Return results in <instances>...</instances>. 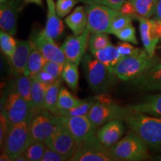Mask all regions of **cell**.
Returning a JSON list of instances; mask_svg holds the SVG:
<instances>
[{"mask_svg":"<svg viewBox=\"0 0 161 161\" xmlns=\"http://www.w3.org/2000/svg\"><path fill=\"white\" fill-rule=\"evenodd\" d=\"M61 87V80L58 78L54 83L47 86L46 91L44 110H48L52 114L57 111V102L60 89Z\"/></svg>","mask_w":161,"mask_h":161,"instance_id":"cell-26","label":"cell"},{"mask_svg":"<svg viewBox=\"0 0 161 161\" xmlns=\"http://www.w3.org/2000/svg\"><path fill=\"white\" fill-rule=\"evenodd\" d=\"M46 147L47 146L43 142H31L23 154L28 161H40L43 158Z\"/></svg>","mask_w":161,"mask_h":161,"instance_id":"cell-33","label":"cell"},{"mask_svg":"<svg viewBox=\"0 0 161 161\" xmlns=\"http://www.w3.org/2000/svg\"><path fill=\"white\" fill-rule=\"evenodd\" d=\"M0 160L1 161H11V159L10 157L6 154L5 152H3L1 154V157H0Z\"/></svg>","mask_w":161,"mask_h":161,"instance_id":"cell-49","label":"cell"},{"mask_svg":"<svg viewBox=\"0 0 161 161\" xmlns=\"http://www.w3.org/2000/svg\"><path fill=\"white\" fill-rule=\"evenodd\" d=\"M140 22V32L145 50L152 57H154L159 41L154 37L152 30V22L149 18L138 17Z\"/></svg>","mask_w":161,"mask_h":161,"instance_id":"cell-21","label":"cell"},{"mask_svg":"<svg viewBox=\"0 0 161 161\" xmlns=\"http://www.w3.org/2000/svg\"><path fill=\"white\" fill-rule=\"evenodd\" d=\"M87 15V29L90 33L104 32L110 34L112 21L120 13V11L102 4L86 5Z\"/></svg>","mask_w":161,"mask_h":161,"instance_id":"cell-6","label":"cell"},{"mask_svg":"<svg viewBox=\"0 0 161 161\" xmlns=\"http://www.w3.org/2000/svg\"><path fill=\"white\" fill-rule=\"evenodd\" d=\"M55 128V115L46 110L37 113L30 122L31 142H45L53 134Z\"/></svg>","mask_w":161,"mask_h":161,"instance_id":"cell-12","label":"cell"},{"mask_svg":"<svg viewBox=\"0 0 161 161\" xmlns=\"http://www.w3.org/2000/svg\"><path fill=\"white\" fill-rule=\"evenodd\" d=\"M81 2L85 5H91V4H103V0H78Z\"/></svg>","mask_w":161,"mask_h":161,"instance_id":"cell-47","label":"cell"},{"mask_svg":"<svg viewBox=\"0 0 161 161\" xmlns=\"http://www.w3.org/2000/svg\"><path fill=\"white\" fill-rule=\"evenodd\" d=\"M1 113L11 125L31 121L35 115L29 102L15 90L9 93Z\"/></svg>","mask_w":161,"mask_h":161,"instance_id":"cell-9","label":"cell"},{"mask_svg":"<svg viewBox=\"0 0 161 161\" xmlns=\"http://www.w3.org/2000/svg\"><path fill=\"white\" fill-rule=\"evenodd\" d=\"M68 160V159L64 156L63 154H60L59 152H56L55 150L46 147V149L44 152V154L41 161H65Z\"/></svg>","mask_w":161,"mask_h":161,"instance_id":"cell-40","label":"cell"},{"mask_svg":"<svg viewBox=\"0 0 161 161\" xmlns=\"http://www.w3.org/2000/svg\"><path fill=\"white\" fill-rule=\"evenodd\" d=\"M9 0H0V4H4L5 3H7V2H8Z\"/></svg>","mask_w":161,"mask_h":161,"instance_id":"cell-51","label":"cell"},{"mask_svg":"<svg viewBox=\"0 0 161 161\" xmlns=\"http://www.w3.org/2000/svg\"><path fill=\"white\" fill-rule=\"evenodd\" d=\"M139 17L150 18L154 15L158 0H130Z\"/></svg>","mask_w":161,"mask_h":161,"instance_id":"cell-31","label":"cell"},{"mask_svg":"<svg viewBox=\"0 0 161 161\" xmlns=\"http://www.w3.org/2000/svg\"><path fill=\"white\" fill-rule=\"evenodd\" d=\"M55 118V128L52 136L46 141L45 143L49 148L55 150L60 154L65 156L68 160L73 156L78 145L73 136L68 131L56 116Z\"/></svg>","mask_w":161,"mask_h":161,"instance_id":"cell-10","label":"cell"},{"mask_svg":"<svg viewBox=\"0 0 161 161\" xmlns=\"http://www.w3.org/2000/svg\"><path fill=\"white\" fill-rule=\"evenodd\" d=\"M154 18L161 19V0H158L155 14H154Z\"/></svg>","mask_w":161,"mask_h":161,"instance_id":"cell-46","label":"cell"},{"mask_svg":"<svg viewBox=\"0 0 161 161\" xmlns=\"http://www.w3.org/2000/svg\"><path fill=\"white\" fill-rule=\"evenodd\" d=\"M20 0H9L0 5V27L11 35L17 33V20L21 10Z\"/></svg>","mask_w":161,"mask_h":161,"instance_id":"cell-17","label":"cell"},{"mask_svg":"<svg viewBox=\"0 0 161 161\" xmlns=\"http://www.w3.org/2000/svg\"><path fill=\"white\" fill-rule=\"evenodd\" d=\"M31 121H24L11 125L3 144L4 152L14 160L31 143L29 125Z\"/></svg>","mask_w":161,"mask_h":161,"instance_id":"cell-5","label":"cell"},{"mask_svg":"<svg viewBox=\"0 0 161 161\" xmlns=\"http://www.w3.org/2000/svg\"><path fill=\"white\" fill-rule=\"evenodd\" d=\"M81 63L88 85L96 93H104L108 91L119 80L111 69L96 59L91 53L86 54Z\"/></svg>","mask_w":161,"mask_h":161,"instance_id":"cell-2","label":"cell"},{"mask_svg":"<svg viewBox=\"0 0 161 161\" xmlns=\"http://www.w3.org/2000/svg\"><path fill=\"white\" fill-rule=\"evenodd\" d=\"M128 106L135 111L161 117V92L145 96L141 102Z\"/></svg>","mask_w":161,"mask_h":161,"instance_id":"cell-20","label":"cell"},{"mask_svg":"<svg viewBox=\"0 0 161 161\" xmlns=\"http://www.w3.org/2000/svg\"><path fill=\"white\" fill-rule=\"evenodd\" d=\"M133 18L130 16L122 14V13L119 14L116 17L114 18L112 21L111 25H110V34L116 35L119 31L123 29L126 26L131 23Z\"/></svg>","mask_w":161,"mask_h":161,"instance_id":"cell-35","label":"cell"},{"mask_svg":"<svg viewBox=\"0 0 161 161\" xmlns=\"http://www.w3.org/2000/svg\"><path fill=\"white\" fill-rule=\"evenodd\" d=\"M124 122L144 141L148 148L161 151V117L149 116L131 109Z\"/></svg>","mask_w":161,"mask_h":161,"instance_id":"cell-1","label":"cell"},{"mask_svg":"<svg viewBox=\"0 0 161 161\" xmlns=\"http://www.w3.org/2000/svg\"><path fill=\"white\" fill-rule=\"evenodd\" d=\"M46 87L47 85L40 82L35 76L31 77V99L35 114L44 110Z\"/></svg>","mask_w":161,"mask_h":161,"instance_id":"cell-23","label":"cell"},{"mask_svg":"<svg viewBox=\"0 0 161 161\" xmlns=\"http://www.w3.org/2000/svg\"><path fill=\"white\" fill-rule=\"evenodd\" d=\"M120 12L122 14L130 16L133 19H138V15L134 7V4L130 0H126L125 3L122 4V7L120 8Z\"/></svg>","mask_w":161,"mask_h":161,"instance_id":"cell-42","label":"cell"},{"mask_svg":"<svg viewBox=\"0 0 161 161\" xmlns=\"http://www.w3.org/2000/svg\"><path fill=\"white\" fill-rule=\"evenodd\" d=\"M126 0H103V4L102 5L109 6V7L112 8L119 11L122 4Z\"/></svg>","mask_w":161,"mask_h":161,"instance_id":"cell-45","label":"cell"},{"mask_svg":"<svg viewBox=\"0 0 161 161\" xmlns=\"http://www.w3.org/2000/svg\"><path fill=\"white\" fill-rule=\"evenodd\" d=\"M65 23L75 35H79L87 28V15L85 7L78 6L66 17Z\"/></svg>","mask_w":161,"mask_h":161,"instance_id":"cell-22","label":"cell"},{"mask_svg":"<svg viewBox=\"0 0 161 161\" xmlns=\"http://www.w3.org/2000/svg\"><path fill=\"white\" fill-rule=\"evenodd\" d=\"M78 65L73 62L66 60L64 65L63 72L61 74V78L67 84L74 92L77 91L79 80V72Z\"/></svg>","mask_w":161,"mask_h":161,"instance_id":"cell-27","label":"cell"},{"mask_svg":"<svg viewBox=\"0 0 161 161\" xmlns=\"http://www.w3.org/2000/svg\"><path fill=\"white\" fill-rule=\"evenodd\" d=\"M14 160L15 161H28L27 159H26V158H25V155H24L23 154H20L19 156H18L17 158H16Z\"/></svg>","mask_w":161,"mask_h":161,"instance_id":"cell-50","label":"cell"},{"mask_svg":"<svg viewBox=\"0 0 161 161\" xmlns=\"http://www.w3.org/2000/svg\"><path fill=\"white\" fill-rule=\"evenodd\" d=\"M116 48H117L118 51L120 54L121 59L124 58L137 55V54L140 53L142 50L138 49V48H136L135 46L130 45L129 43L125 41L122 42V43H118Z\"/></svg>","mask_w":161,"mask_h":161,"instance_id":"cell-38","label":"cell"},{"mask_svg":"<svg viewBox=\"0 0 161 161\" xmlns=\"http://www.w3.org/2000/svg\"><path fill=\"white\" fill-rule=\"evenodd\" d=\"M124 121L112 120L100 126L96 131V137L107 149L115 145L123 136L125 132Z\"/></svg>","mask_w":161,"mask_h":161,"instance_id":"cell-16","label":"cell"},{"mask_svg":"<svg viewBox=\"0 0 161 161\" xmlns=\"http://www.w3.org/2000/svg\"><path fill=\"white\" fill-rule=\"evenodd\" d=\"M90 31L86 29L79 35H71L66 38L60 46L66 59L78 66L86 55Z\"/></svg>","mask_w":161,"mask_h":161,"instance_id":"cell-14","label":"cell"},{"mask_svg":"<svg viewBox=\"0 0 161 161\" xmlns=\"http://www.w3.org/2000/svg\"><path fill=\"white\" fill-rule=\"evenodd\" d=\"M47 60L44 58L42 53L34 46L28 59L27 66L23 75L29 77L35 76L40 70L43 69Z\"/></svg>","mask_w":161,"mask_h":161,"instance_id":"cell-25","label":"cell"},{"mask_svg":"<svg viewBox=\"0 0 161 161\" xmlns=\"http://www.w3.org/2000/svg\"><path fill=\"white\" fill-rule=\"evenodd\" d=\"M110 43L108 33L94 32L90 33L88 40V49L91 54H94L98 50L104 49Z\"/></svg>","mask_w":161,"mask_h":161,"instance_id":"cell-32","label":"cell"},{"mask_svg":"<svg viewBox=\"0 0 161 161\" xmlns=\"http://www.w3.org/2000/svg\"><path fill=\"white\" fill-rule=\"evenodd\" d=\"M17 41L14 39L13 35H10L3 30L0 32V47L1 51L8 58H11L14 53Z\"/></svg>","mask_w":161,"mask_h":161,"instance_id":"cell-34","label":"cell"},{"mask_svg":"<svg viewBox=\"0 0 161 161\" xmlns=\"http://www.w3.org/2000/svg\"><path fill=\"white\" fill-rule=\"evenodd\" d=\"M142 49L137 55L122 58L116 65L113 68L112 71L119 80L125 81H131L142 75L154 60Z\"/></svg>","mask_w":161,"mask_h":161,"instance_id":"cell-4","label":"cell"},{"mask_svg":"<svg viewBox=\"0 0 161 161\" xmlns=\"http://www.w3.org/2000/svg\"><path fill=\"white\" fill-rule=\"evenodd\" d=\"M11 123L7 120V119L1 113V117H0V144L1 146L3 147L4 142L7 136L8 130L11 127Z\"/></svg>","mask_w":161,"mask_h":161,"instance_id":"cell-41","label":"cell"},{"mask_svg":"<svg viewBox=\"0 0 161 161\" xmlns=\"http://www.w3.org/2000/svg\"><path fill=\"white\" fill-rule=\"evenodd\" d=\"M157 159H154V160H161V156H158L156 158Z\"/></svg>","mask_w":161,"mask_h":161,"instance_id":"cell-52","label":"cell"},{"mask_svg":"<svg viewBox=\"0 0 161 161\" xmlns=\"http://www.w3.org/2000/svg\"><path fill=\"white\" fill-rule=\"evenodd\" d=\"M130 110L128 106L122 107L113 102H102L96 100L86 116L98 128L112 120L124 121Z\"/></svg>","mask_w":161,"mask_h":161,"instance_id":"cell-8","label":"cell"},{"mask_svg":"<svg viewBox=\"0 0 161 161\" xmlns=\"http://www.w3.org/2000/svg\"><path fill=\"white\" fill-rule=\"evenodd\" d=\"M147 145L130 129L124 137L108 149L116 160L122 161H140L148 158Z\"/></svg>","mask_w":161,"mask_h":161,"instance_id":"cell-3","label":"cell"},{"mask_svg":"<svg viewBox=\"0 0 161 161\" xmlns=\"http://www.w3.org/2000/svg\"><path fill=\"white\" fill-rule=\"evenodd\" d=\"M73 136L78 146L84 143L96 136L98 128L87 116H68L55 115Z\"/></svg>","mask_w":161,"mask_h":161,"instance_id":"cell-7","label":"cell"},{"mask_svg":"<svg viewBox=\"0 0 161 161\" xmlns=\"http://www.w3.org/2000/svg\"><path fill=\"white\" fill-rule=\"evenodd\" d=\"M30 40L47 60L57 62L63 65L66 63V59L63 51L55 43V40L47 35L45 29L34 32Z\"/></svg>","mask_w":161,"mask_h":161,"instance_id":"cell-13","label":"cell"},{"mask_svg":"<svg viewBox=\"0 0 161 161\" xmlns=\"http://www.w3.org/2000/svg\"><path fill=\"white\" fill-rule=\"evenodd\" d=\"M14 90L22 97L29 102L34 111L33 104L31 99V77L26 76L23 74L17 75L15 82ZM35 114V112H34Z\"/></svg>","mask_w":161,"mask_h":161,"instance_id":"cell-29","label":"cell"},{"mask_svg":"<svg viewBox=\"0 0 161 161\" xmlns=\"http://www.w3.org/2000/svg\"><path fill=\"white\" fill-rule=\"evenodd\" d=\"M64 65L60 64L57 62L50 61V60H47L46 63L44 65L43 69L45 70L47 72L53 76L55 79H58V78H61V74L63 72Z\"/></svg>","mask_w":161,"mask_h":161,"instance_id":"cell-39","label":"cell"},{"mask_svg":"<svg viewBox=\"0 0 161 161\" xmlns=\"http://www.w3.org/2000/svg\"><path fill=\"white\" fill-rule=\"evenodd\" d=\"M70 161H118L96 137L78 146Z\"/></svg>","mask_w":161,"mask_h":161,"instance_id":"cell-11","label":"cell"},{"mask_svg":"<svg viewBox=\"0 0 161 161\" xmlns=\"http://www.w3.org/2000/svg\"><path fill=\"white\" fill-rule=\"evenodd\" d=\"M46 1L48 8V14L46 27L44 29L48 35L54 40H58L64 32V26L63 22L60 19L59 16L56 12V5L53 0Z\"/></svg>","mask_w":161,"mask_h":161,"instance_id":"cell-19","label":"cell"},{"mask_svg":"<svg viewBox=\"0 0 161 161\" xmlns=\"http://www.w3.org/2000/svg\"><path fill=\"white\" fill-rule=\"evenodd\" d=\"M131 83L144 91L161 90V59L154 57L149 67L142 75L131 80Z\"/></svg>","mask_w":161,"mask_h":161,"instance_id":"cell-15","label":"cell"},{"mask_svg":"<svg viewBox=\"0 0 161 161\" xmlns=\"http://www.w3.org/2000/svg\"><path fill=\"white\" fill-rule=\"evenodd\" d=\"M78 0H57L56 12L60 17H66L78 3Z\"/></svg>","mask_w":161,"mask_h":161,"instance_id":"cell-37","label":"cell"},{"mask_svg":"<svg viewBox=\"0 0 161 161\" xmlns=\"http://www.w3.org/2000/svg\"><path fill=\"white\" fill-rule=\"evenodd\" d=\"M96 101V96L84 99L83 103L75 108L66 110H57L54 115H63L68 116H87L90 108Z\"/></svg>","mask_w":161,"mask_h":161,"instance_id":"cell-30","label":"cell"},{"mask_svg":"<svg viewBox=\"0 0 161 161\" xmlns=\"http://www.w3.org/2000/svg\"><path fill=\"white\" fill-rule=\"evenodd\" d=\"M92 55H93L96 59L102 62L111 70L121 60L120 54L116 46H113L111 43L104 49L98 50Z\"/></svg>","mask_w":161,"mask_h":161,"instance_id":"cell-24","label":"cell"},{"mask_svg":"<svg viewBox=\"0 0 161 161\" xmlns=\"http://www.w3.org/2000/svg\"><path fill=\"white\" fill-rule=\"evenodd\" d=\"M23 2L26 4H35L39 6H43V0H23Z\"/></svg>","mask_w":161,"mask_h":161,"instance_id":"cell-48","label":"cell"},{"mask_svg":"<svg viewBox=\"0 0 161 161\" xmlns=\"http://www.w3.org/2000/svg\"><path fill=\"white\" fill-rule=\"evenodd\" d=\"M152 22V30L154 37L159 41L161 40V19L153 18L151 19Z\"/></svg>","mask_w":161,"mask_h":161,"instance_id":"cell-44","label":"cell"},{"mask_svg":"<svg viewBox=\"0 0 161 161\" xmlns=\"http://www.w3.org/2000/svg\"><path fill=\"white\" fill-rule=\"evenodd\" d=\"M35 77L37 78L40 82H41V83L46 84V85L47 86L52 83H54V82L57 80L55 79V78H54L51 74H49V72H47L43 69L40 70V71L38 72Z\"/></svg>","mask_w":161,"mask_h":161,"instance_id":"cell-43","label":"cell"},{"mask_svg":"<svg viewBox=\"0 0 161 161\" xmlns=\"http://www.w3.org/2000/svg\"><path fill=\"white\" fill-rule=\"evenodd\" d=\"M119 39L122 41L131 43L133 44H138V40L136 37V31L134 26L130 23L123 29L121 30L116 35Z\"/></svg>","mask_w":161,"mask_h":161,"instance_id":"cell-36","label":"cell"},{"mask_svg":"<svg viewBox=\"0 0 161 161\" xmlns=\"http://www.w3.org/2000/svg\"><path fill=\"white\" fill-rule=\"evenodd\" d=\"M34 45L31 40H17V47L10 61L14 71L17 75H22L25 72L28 59L33 49Z\"/></svg>","mask_w":161,"mask_h":161,"instance_id":"cell-18","label":"cell"},{"mask_svg":"<svg viewBox=\"0 0 161 161\" xmlns=\"http://www.w3.org/2000/svg\"><path fill=\"white\" fill-rule=\"evenodd\" d=\"M84 100L76 98L66 88L60 87L57 102V110H66L83 103ZM56 113V112H55Z\"/></svg>","mask_w":161,"mask_h":161,"instance_id":"cell-28","label":"cell"}]
</instances>
